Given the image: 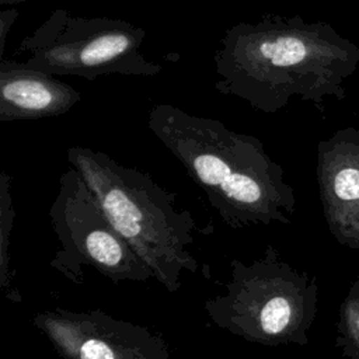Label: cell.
<instances>
[{
	"label": "cell",
	"mask_w": 359,
	"mask_h": 359,
	"mask_svg": "<svg viewBox=\"0 0 359 359\" xmlns=\"http://www.w3.org/2000/svg\"><path fill=\"white\" fill-rule=\"evenodd\" d=\"M219 93L275 114L293 97L324 111L345 98L344 81L359 65V46L323 21L264 15L224 32L215 52Z\"/></svg>",
	"instance_id": "1"
},
{
	"label": "cell",
	"mask_w": 359,
	"mask_h": 359,
	"mask_svg": "<svg viewBox=\"0 0 359 359\" xmlns=\"http://www.w3.org/2000/svg\"><path fill=\"white\" fill-rule=\"evenodd\" d=\"M147 126L185 167L229 227L292 223L294 191L258 137L170 104L154 105Z\"/></svg>",
	"instance_id": "2"
},
{
	"label": "cell",
	"mask_w": 359,
	"mask_h": 359,
	"mask_svg": "<svg viewBox=\"0 0 359 359\" xmlns=\"http://www.w3.org/2000/svg\"><path fill=\"white\" fill-rule=\"evenodd\" d=\"M98 199L112 226L168 292L182 286V273H195L199 262L191 251L195 219L175 208V194L137 168L119 164L104 151L72 146L66 151Z\"/></svg>",
	"instance_id": "3"
},
{
	"label": "cell",
	"mask_w": 359,
	"mask_h": 359,
	"mask_svg": "<svg viewBox=\"0 0 359 359\" xmlns=\"http://www.w3.org/2000/svg\"><path fill=\"white\" fill-rule=\"evenodd\" d=\"M203 309L216 327L247 342L303 346L317 316L318 285L268 244L257 259H233L224 292Z\"/></svg>",
	"instance_id": "4"
},
{
	"label": "cell",
	"mask_w": 359,
	"mask_h": 359,
	"mask_svg": "<svg viewBox=\"0 0 359 359\" xmlns=\"http://www.w3.org/2000/svg\"><path fill=\"white\" fill-rule=\"evenodd\" d=\"M144 38L143 28L125 20L74 17L67 10H55L14 53H28L25 65L53 76L151 77L161 67L140 52Z\"/></svg>",
	"instance_id": "5"
},
{
	"label": "cell",
	"mask_w": 359,
	"mask_h": 359,
	"mask_svg": "<svg viewBox=\"0 0 359 359\" xmlns=\"http://www.w3.org/2000/svg\"><path fill=\"white\" fill-rule=\"evenodd\" d=\"M49 220L60 243L49 265L74 285L83 283L84 266L94 268L114 283L146 282L153 278L150 268L116 231L93 191L72 165L59 178Z\"/></svg>",
	"instance_id": "6"
},
{
	"label": "cell",
	"mask_w": 359,
	"mask_h": 359,
	"mask_svg": "<svg viewBox=\"0 0 359 359\" xmlns=\"http://www.w3.org/2000/svg\"><path fill=\"white\" fill-rule=\"evenodd\" d=\"M31 324L62 359H171L170 344L160 332L100 309L56 307L36 313Z\"/></svg>",
	"instance_id": "7"
},
{
	"label": "cell",
	"mask_w": 359,
	"mask_h": 359,
	"mask_svg": "<svg viewBox=\"0 0 359 359\" xmlns=\"http://www.w3.org/2000/svg\"><path fill=\"white\" fill-rule=\"evenodd\" d=\"M316 177L328 231L359 252V129H338L317 144Z\"/></svg>",
	"instance_id": "8"
},
{
	"label": "cell",
	"mask_w": 359,
	"mask_h": 359,
	"mask_svg": "<svg viewBox=\"0 0 359 359\" xmlns=\"http://www.w3.org/2000/svg\"><path fill=\"white\" fill-rule=\"evenodd\" d=\"M80 93L39 69L14 59H0V121H25L69 112Z\"/></svg>",
	"instance_id": "9"
},
{
	"label": "cell",
	"mask_w": 359,
	"mask_h": 359,
	"mask_svg": "<svg viewBox=\"0 0 359 359\" xmlns=\"http://www.w3.org/2000/svg\"><path fill=\"white\" fill-rule=\"evenodd\" d=\"M14 219L13 178L3 171L0 174V289L7 302L18 304L22 302V296L15 283V271L10 252Z\"/></svg>",
	"instance_id": "10"
},
{
	"label": "cell",
	"mask_w": 359,
	"mask_h": 359,
	"mask_svg": "<svg viewBox=\"0 0 359 359\" xmlns=\"http://www.w3.org/2000/svg\"><path fill=\"white\" fill-rule=\"evenodd\" d=\"M334 345L345 359H359V280L349 285L339 304Z\"/></svg>",
	"instance_id": "11"
},
{
	"label": "cell",
	"mask_w": 359,
	"mask_h": 359,
	"mask_svg": "<svg viewBox=\"0 0 359 359\" xmlns=\"http://www.w3.org/2000/svg\"><path fill=\"white\" fill-rule=\"evenodd\" d=\"M18 17V11L11 10H3L0 13V56H4V46H6V36L8 34V29L14 24V21Z\"/></svg>",
	"instance_id": "12"
},
{
	"label": "cell",
	"mask_w": 359,
	"mask_h": 359,
	"mask_svg": "<svg viewBox=\"0 0 359 359\" xmlns=\"http://www.w3.org/2000/svg\"><path fill=\"white\" fill-rule=\"evenodd\" d=\"M22 1H29V0H0V4H14V3H22Z\"/></svg>",
	"instance_id": "13"
}]
</instances>
